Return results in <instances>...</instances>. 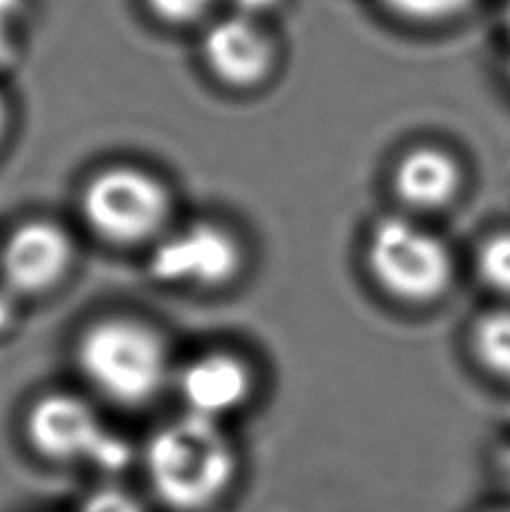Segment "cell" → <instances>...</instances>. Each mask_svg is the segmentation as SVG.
<instances>
[{"label":"cell","mask_w":510,"mask_h":512,"mask_svg":"<svg viewBox=\"0 0 510 512\" xmlns=\"http://www.w3.org/2000/svg\"><path fill=\"white\" fill-rule=\"evenodd\" d=\"M7 128H9V106H7V99L0 93V144H3L5 135H7Z\"/></svg>","instance_id":"d6986e66"},{"label":"cell","mask_w":510,"mask_h":512,"mask_svg":"<svg viewBox=\"0 0 510 512\" xmlns=\"http://www.w3.org/2000/svg\"><path fill=\"white\" fill-rule=\"evenodd\" d=\"M77 512H147L133 492L120 486H102L81 501Z\"/></svg>","instance_id":"5bb4252c"},{"label":"cell","mask_w":510,"mask_h":512,"mask_svg":"<svg viewBox=\"0 0 510 512\" xmlns=\"http://www.w3.org/2000/svg\"><path fill=\"white\" fill-rule=\"evenodd\" d=\"M7 292H9V290L0 292V333L7 331V328L12 326V317H14V313H12V301H9Z\"/></svg>","instance_id":"ac0fdd59"},{"label":"cell","mask_w":510,"mask_h":512,"mask_svg":"<svg viewBox=\"0 0 510 512\" xmlns=\"http://www.w3.org/2000/svg\"><path fill=\"white\" fill-rule=\"evenodd\" d=\"M243 265V248L227 227L214 221H196L162 234L153 245L149 272L169 286L221 288Z\"/></svg>","instance_id":"8992f818"},{"label":"cell","mask_w":510,"mask_h":512,"mask_svg":"<svg viewBox=\"0 0 510 512\" xmlns=\"http://www.w3.org/2000/svg\"><path fill=\"white\" fill-rule=\"evenodd\" d=\"M380 3L407 21L439 23L463 14L475 0H380Z\"/></svg>","instance_id":"4fadbf2b"},{"label":"cell","mask_w":510,"mask_h":512,"mask_svg":"<svg viewBox=\"0 0 510 512\" xmlns=\"http://www.w3.org/2000/svg\"><path fill=\"white\" fill-rule=\"evenodd\" d=\"M230 3L236 7V14L259 18L263 14L272 12L281 0H230Z\"/></svg>","instance_id":"2e32d148"},{"label":"cell","mask_w":510,"mask_h":512,"mask_svg":"<svg viewBox=\"0 0 510 512\" xmlns=\"http://www.w3.org/2000/svg\"><path fill=\"white\" fill-rule=\"evenodd\" d=\"M23 436L36 459L54 468H122L126 450L108 432L93 402L72 391H50L25 411Z\"/></svg>","instance_id":"5b68a950"},{"label":"cell","mask_w":510,"mask_h":512,"mask_svg":"<svg viewBox=\"0 0 510 512\" xmlns=\"http://www.w3.org/2000/svg\"><path fill=\"white\" fill-rule=\"evenodd\" d=\"M463 187L459 160L441 146H414L394 169V191L407 207L432 212L448 207Z\"/></svg>","instance_id":"30bf717a"},{"label":"cell","mask_w":510,"mask_h":512,"mask_svg":"<svg viewBox=\"0 0 510 512\" xmlns=\"http://www.w3.org/2000/svg\"><path fill=\"white\" fill-rule=\"evenodd\" d=\"M477 274L484 286L510 297V230L490 234L479 245Z\"/></svg>","instance_id":"7c38bea8"},{"label":"cell","mask_w":510,"mask_h":512,"mask_svg":"<svg viewBox=\"0 0 510 512\" xmlns=\"http://www.w3.org/2000/svg\"><path fill=\"white\" fill-rule=\"evenodd\" d=\"M185 414L225 425L250 405L257 378L248 362L232 351H209L182 364L173 376Z\"/></svg>","instance_id":"52a82bcc"},{"label":"cell","mask_w":510,"mask_h":512,"mask_svg":"<svg viewBox=\"0 0 510 512\" xmlns=\"http://www.w3.org/2000/svg\"><path fill=\"white\" fill-rule=\"evenodd\" d=\"M200 52L209 72L232 88L261 84L275 66V43L259 18L236 12L207 27Z\"/></svg>","instance_id":"9c48e42d"},{"label":"cell","mask_w":510,"mask_h":512,"mask_svg":"<svg viewBox=\"0 0 510 512\" xmlns=\"http://www.w3.org/2000/svg\"><path fill=\"white\" fill-rule=\"evenodd\" d=\"M18 9H21V0H0V43H5L9 36V30L18 16Z\"/></svg>","instance_id":"e0dca14e"},{"label":"cell","mask_w":510,"mask_h":512,"mask_svg":"<svg viewBox=\"0 0 510 512\" xmlns=\"http://www.w3.org/2000/svg\"><path fill=\"white\" fill-rule=\"evenodd\" d=\"M367 265L373 281L405 304H432L450 290L454 259L439 236L400 216L371 227Z\"/></svg>","instance_id":"277c9868"},{"label":"cell","mask_w":510,"mask_h":512,"mask_svg":"<svg viewBox=\"0 0 510 512\" xmlns=\"http://www.w3.org/2000/svg\"><path fill=\"white\" fill-rule=\"evenodd\" d=\"M173 200L165 182L133 164L97 171L81 191V214L99 239L115 245L158 241Z\"/></svg>","instance_id":"3957f363"},{"label":"cell","mask_w":510,"mask_h":512,"mask_svg":"<svg viewBox=\"0 0 510 512\" xmlns=\"http://www.w3.org/2000/svg\"><path fill=\"white\" fill-rule=\"evenodd\" d=\"M142 468L151 495L169 512H212L232 495L241 456L225 425L182 414L149 436Z\"/></svg>","instance_id":"6da1fadb"},{"label":"cell","mask_w":510,"mask_h":512,"mask_svg":"<svg viewBox=\"0 0 510 512\" xmlns=\"http://www.w3.org/2000/svg\"><path fill=\"white\" fill-rule=\"evenodd\" d=\"M75 261V243L59 223L32 218L7 236L0 248V274L16 295H41L66 279Z\"/></svg>","instance_id":"ba28073f"},{"label":"cell","mask_w":510,"mask_h":512,"mask_svg":"<svg viewBox=\"0 0 510 512\" xmlns=\"http://www.w3.org/2000/svg\"><path fill=\"white\" fill-rule=\"evenodd\" d=\"M75 360L88 387L122 409L156 402L176 376L165 337L133 317H106L90 324L79 335Z\"/></svg>","instance_id":"7a4b0ae2"},{"label":"cell","mask_w":510,"mask_h":512,"mask_svg":"<svg viewBox=\"0 0 510 512\" xmlns=\"http://www.w3.org/2000/svg\"><path fill=\"white\" fill-rule=\"evenodd\" d=\"M214 0H147L151 14L169 25L196 23L212 9Z\"/></svg>","instance_id":"9a60e30c"},{"label":"cell","mask_w":510,"mask_h":512,"mask_svg":"<svg viewBox=\"0 0 510 512\" xmlns=\"http://www.w3.org/2000/svg\"><path fill=\"white\" fill-rule=\"evenodd\" d=\"M470 349L481 369L510 384V310H490L477 317L470 331Z\"/></svg>","instance_id":"8fae6325"}]
</instances>
